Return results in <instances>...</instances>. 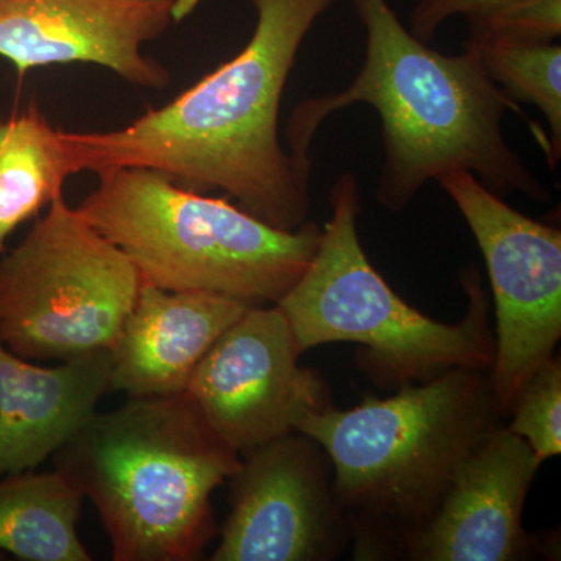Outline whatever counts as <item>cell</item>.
Returning a JSON list of instances; mask_svg holds the SVG:
<instances>
[{
	"mask_svg": "<svg viewBox=\"0 0 561 561\" xmlns=\"http://www.w3.org/2000/svg\"><path fill=\"white\" fill-rule=\"evenodd\" d=\"M251 2L247 46L168 105L117 130L65 131L77 172L149 169L187 190L221 191L279 230L301 228L312 165L280 146V101L302 41L339 0Z\"/></svg>",
	"mask_w": 561,
	"mask_h": 561,
	"instance_id": "1",
	"label": "cell"
},
{
	"mask_svg": "<svg viewBox=\"0 0 561 561\" xmlns=\"http://www.w3.org/2000/svg\"><path fill=\"white\" fill-rule=\"evenodd\" d=\"M365 28V61L346 90L302 102L291 114L290 153L312 165L309 147L323 121L370 105L381 119L383 161L376 198L402 210L430 180L467 171L500 197L545 202L549 192L502 133L515 101L490 79L478 50L443 55L401 24L387 0H353Z\"/></svg>",
	"mask_w": 561,
	"mask_h": 561,
	"instance_id": "2",
	"label": "cell"
},
{
	"mask_svg": "<svg viewBox=\"0 0 561 561\" xmlns=\"http://www.w3.org/2000/svg\"><path fill=\"white\" fill-rule=\"evenodd\" d=\"M504 415L490 368L459 367L386 400L334 405L297 432L320 443L357 559H398L445 496L457 468Z\"/></svg>",
	"mask_w": 561,
	"mask_h": 561,
	"instance_id": "3",
	"label": "cell"
},
{
	"mask_svg": "<svg viewBox=\"0 0 561 561\" xmlns=\"http://www.w3.org/2000/svg\"><path fill=\"white\" fill-rule=\"evenodd\" d=\"M241 463L184 393L131 398L55 454L92 501L116 561H192L216 534L210 496Z\"/></svg>",
	"mask_w": 561,
	"mask_h": 561,
	"instance_id": "4",
	"label": "cell"
},
{
	"mask_svg": "<svg viewBox=\"0 0 561 561\" xmlns=\"http://www.w3.org/2000/svg\"><path fill=\"white\" fill-rule=\"evenodd\" d=\"M80 216L131 261L140 283L276 305L319 249L321 230H279L241 206L149 169L99 175Z\"/></svg>",
	"mask_w": 561,
	"mask_h": 561,
	"instance_id": "5",
	"label": "cell"
},
{
	"mask_svg": "<svg viewBox=\"0 0 561 561\" xmlns=\"http://www.w3.org/2000/svg\"><path fill=\"white\" fill-rule=\"evenodd\" d=\"M331 216L300 279L276 305L301 353L327 343H356L364 367L383 386H408L459 367L490 368L494 341L489 300L476 276L465 278L470 305L460 323L424 316L391 289L362 249L359 183L335 180Z\"/></svg>",
	"mask_w": 561,
	"mask_h": 561,
	"instance_id": "6",
	"label": "cell"
},
{
	"mask_svg": "<svg viewBox=\"0 0 561 561\" xmlns=\"http://www.w3.org/2000/svg\"><path fill=\"white\" fill-rule=\"evenodd\" d=\"M139 287L131 261L57 198L0 260V342L31 362L110 351Z\"/></svg>",
	"mask_w": 561,
	"mask_h": 561,
	"instance_id": "7",
	"label": "cell"
},
{
	"mask_svg": "<svg viewBox=\"0 0 561 561\" xmlns=\"http://www.w3.org/2000/svg\"><path fill=\"white\" fill-rule=\"evenodd\" d=\"M437 181L485 260L496 316L491 387L505 416L560 341L561 232L513 209L470 172H448Z\"/></svg>",
	"mask_w": 561,
	"mask_h": 561,
	"instance_id": "8",
	"label": "cell"
},
{
	"mask_svg": "<svg viewBox=\"0 0 561 561\" xmlns=\"http://www.w3.org/2000/svg\"><path fill=\"white\" fill-rule=\"evenodd\" d=\"M301 354L278 305L251 306L198 365L187 397L243 456L332 408L327 382L301 367Z\"/></svg>",
	"mask_w": 561,
	"mask_h": 561,
	"instance_id": "9",
	"label": "cell"
},
{
	"mask_svg": "<svg viewBox=\"0 0 561 561\" xmlns=\"http://www.w3.org/2000/svg\"><path fill=\"white\" fill-rule=\"evenodd\" d=\"M214 561H330L351 527L319 442L291 432L241 456Z\"/></svg>",
	"mask_w": 561,
	"mask_h": 561,
	"instance_id": "10",
	"label": "cell"
},
{
	"mask_svg": "<svg viewBox=\"0 0 561 561\" xmlns=\"http://www.w3.org/2000/svg\"><path fill=\"white\" fill-rule=\"evenodd\" d=\"M176 14V0H0V57L20 77L83 62L161 90L171 73L144 47L160 38Z\"/></svg>",
	"mask_w": 561,
	"mask_h": 561,
	"instance_id": "11",
	"label": "cell"
},
{
	"mask_svg": "<svg viewBox=\"0 0 561 561\" xmlns=\"http://www.w3.org/2000/svg\"><path fill=\"white\" fill-rule=\"evenodd\" d=\"M540 467L522 437L504 426L491 431L461 461L434 516L405 546L402 559H530L538 542L523 527V511Z\"/></svg>",
	"mask_w": 561,
	"mask_h": 561,
	"instance_id": "12",
	"label": "cell"
},
{
	"mask_svg": "<svg viewBox=\"0 0 561 561\" xmlns=\"http://www.w3.org/2000/svg\"><path fill=\"white\" fill-rule=\"evenodd\" d=\"M251 305L140 283L110 350L111 389L131 398L184 393L206 354Z\"/></svg>",
	"mask_w": 561,
	"mask_h": 561,
	"instance_id": "13",
	"label": "cell"
},
{
	"mask_svg": "<svg viewBox=\"0 0 561 561\" xmlns=\"http://www.w3.org/2000/svg\"><path fill=\"white\" fill-rule=\"evenodd\" d=\"M110 391V351L46 368L0 342V478L33 471L60 451Z\"/></svg>",
	"mask_w": 561,
	"mask_h": 561,
	"instance_id": "14",
	"label": "cell"
},
{
	"mask_svg": "<svg viewBox=\"0 0 561 561\" xmlns=\"http://www.w3.org/2000/svg\"><path fill=\"white\" fill-rule=\"evenodd\" d=\"M73 173L79 172L65 131L36 106L0 121V254L11 232L62 197Z\"/></svg>",
	"mask_w": 561,
	"mask_h": 561,
	"instance_id": "15",
	"label": "cell"
},
{
	"mask_svg": "<svg viewBox=\"0 0 561 561\" xmlns=\"http://www.w3.org/2000/svg\"><path fill=\"white\" fill-rule=\"evenodd\" d=\"M81 491L60 471L0 481V549L25 561H90L77 531Z\"/></svg>",
	"mask_w": 561,
	"mask_h": 561,
	"instance_id": "16",
	"label": "cell"
},
{
	"mask_svg": "<svg viewBox=\"0 0 561 561\" xmlns=\"http://www.w3.org/2000/svg\"><path fill=\"white\" fill-rule=\"evenodd\" d=\"M467 46V44H465ZM483 68L512 101L527 102L545 114L549 125L548 160L556 168L561 153V47L535 44L519 47H479Z\"/></svg>",
	"mask_w": 561,
	"mask_h": 561,
	"instance_id": "17",
	"label": "cell"
},
{
	"mask_svg": "<svg viewBox=\"0 0 561 561\" xmlns=\"http://www.w3.org/2000/svg\"><path fill=\"white\" fill-rule=\"evenodd\" d=\"M507 430L522 437L541 461L561 453V362L552 354L524 383Z\"/></svg>",
	"mask_w": 561,
	"mask_h": 561,
	"instance_id": "18",
	"label": "cell"
},
{
	"mask_svg": "<svg viewBox=\"0 0 561 561\" xmlns=\"http://www.w3.org/2000/svg\"><path fill=\"white\" fill-rule=\"evenodd\" d=\"M467 46L519 47L560 38L561 0H515L468 21Z\"/></svg>",
	"mask_w": 561,
	"mask_h": 561,
	"instance_id": "19",
	"label": "cell"
},
{
	"mask_svg": "<svg viewBox=\"0 0 561 561\" xmlns=\"http://www.w3.org/2000/svg\"><path fill=\"white\" fill-rule=\"evenodd\" d=\"M512 2L515 0H416L411 16V33L430 44L443 22L449 18L465 16L470 21Z\"/></svg>",
	"mask_w": 561,
	"mask_h": 561,
	"instance_id": "20",
	"label": "cell"
}]
</instances>
